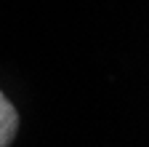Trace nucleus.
<instances>
[{
    "label": "nucleus",
    "instance_id": "nucleus-1",
    "mask_svg": "<svg viewBox=\"0 0 149 147\" xmlns=\"http://www.w3.org/2000/svg\"><path fill=\"white\" fill-rule=\"evenodd\" d=\"M19 131V113L0 91V147H8Z\"/></svg>",
    "mask_w": 149,
    "mask_h": 147
}]
</instances>
